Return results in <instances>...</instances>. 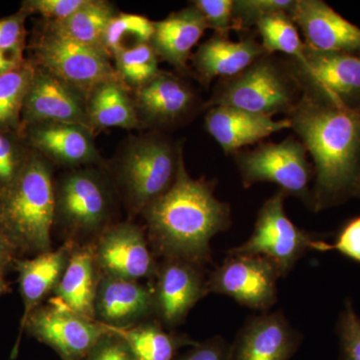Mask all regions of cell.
Instances as JSON below:
<instances>
[{
	"instance_id": "obj_39",
	"label": "cell",
	"mask_w": 360,
	"mask_h": 360,
	"mask_svg": "<svg viewBox=\"0 0 360 360\" xmlns=\"http://www.w3.org/2000/svg\"><path fill=\"white\" fill-rule=\"evenodd\" d=\"M86 0H26L20 11L26 14L37 13L52 22H58L72 15Z\"/></svg>"
},
{
	"instance_id": "obj_17",
	"label": "cell",
	"mask_w": 360,
	"mask_h": 360,
	"mask_svg": "<svg viewBox=\"0 0 360 360\" xmlns=\"http://www.w3.org/2000/svg\"><path fill=\"white\" fill-rule=\"evenodd\" d=\"M290 15L312 49L360 56V27L322 0H295Z\"/></svg>"
},
{
	"instance_id": "obj_14",
	"label": "cell",
	"mask_w": 360,
	"mask_h": 360,
	"mask_svg": "<svg viewBox=\"0 0 360 360\" xmlns=\"http://www.w3.org/2000/svg\"><path fill=\"white\" fill-rule=\"evenodd\" d=\"M153 281L155 319L167 329L186 321L194 305L208 295L203 267L187 260L165 258Z\"/></svg>"
},
{
	"instance_id": "obj_22",
	"label": "cell",
	"mask_w": 360,
	"mask_h": 360,
	"mask_svg": "<svg viewBox=\"0 0 360 360\" xmlns=\"http://www.w3.org/2000/svg\"><path fill=\"white\" fill-rule=\"evenodd\" d=\"M265 54L262 44L250 35L233 41L217 34L198 47L193 60L201 80L210 84L217 77H236Z\"/></svg>"
},
{
	"instance_id": "obj_19",
	"label": "cell",
	"mask_w": 360,
	"mask_h": 360,
	"mask_svg": "<svg viewBox=\"0 0 360 360\" xmlns=\"http://www.w3.org/2000/svg\"><path fill=\"white\" fill-rule=\"evenodd\" d=\"M26 143L49 162L77 167L97 162L99 155L92 131L68 123H41L20 130Z\"/></svg>"
},
{
	"instance_id": "obj_4",
	"label": "cell",
	"mask_w": 360,
	"mask_h": 360,
	"mask_svg": "<svg viewBox=\"0 0 360 360\" xmlns=\"http://www.w3.org/2000/svg\"><path fill=\"white\" fill-rule=\"evenodd\" d=\"M302 92L288 60L265 54L236 77L220 80L205 106H225L272 117L288 115Z\"/></svg>"
},
{
	"instance_id": "obj_11",
	"label": "cell",
	"mask_w": 360,
	"mask_h": 360,
	"mask_svg": "<svg viewBox=\"0 0 360 360\" xmlns=\"http://www.w3.org/2000/svg\"><path fill=\"white\" fill-rule=\"evenodd\" d=\"M51 347L61 360H84L108 328L51 297L28 315L20 331Z\"/></svg>"
},
{
	"instance_id": "obj_18",
	"label": "cell",
	"mask_w": 360,
	"mask_h": 360,
	"mask_svg": "<svg viewBox=\"0 0 360 360\" xmlns=\"http://www.w3.org/2000/svg\"><path fill=\"white\" fill-rule=\"evenodd\" d=\"M302 335L281 311L251 317L231 345V360H290Z\"/></svg>"
},
{
	"instance_id": "obj_34",
	"label": "cell",
	"mask_w": 360,
	"mask_h": 360,
	"mask_svg": "<svg viewBox=\"0 0 360 360\" xmlns=\"http://www.w3.org/2000/svg\"><path fill=\"white\" fill-rule=\"evenodd\" d=\"M295 4V0H233V30H248L269 14L290 13Z\"/></svg>"
},
{
	"instance_id": "obj_33",
	"label": "cell",
	"mask_w": 360,
	"mask_h": 360,
	"mask_svg": "<svg viewBox=\"0 0 360 360\" xmlns=\"http://www.w3.org/2000/svg\"><path fill=\"white\" fill-rule=\"evenodd\" d=\"M32 151L20 131L0 129V194L18 179Z\"/></svg>"
},
{
	"instance_id": "obj_2",
	"label": "cell",
	"mask_w": 360,
	"mask_h": 360,
	"mask_svg": "<svg viewBox=\"0 0 360 360\" xmlns=\"http://www.w3.org/2000/svg\"><path fill=\"white\" fill-rule=\"evenodd\" d=\"M214 188V181L193 179L181 156L174 184L141 212L155 255L202 267L212 262L210 241L231 224V206Z\"/></svg>"
},
{
	"instance_id": "obj_3",
	"label": "cell",
	"mask_w": 360,
	"mask_h": 360,
	"mask_svg": "<svg viewBox=\"0 0 360 360\" xmlns=\"http://www.w3.org/2000/svg\"><path fill=\"white\" fill-rule=\"evenodd\" d=\"M56 182L51 162L32 151L13 186L0 194V224L20 258L52 250Z\"/></svg>"
},
{
	"instance_id": "obj_31",
	"label": "cell",
	"mask_w": 360,
	"mask_h": 360,
	"mask_svg": "<svg viewBox=\"0 0 360 360\" xmlns=\"http://www.w3.org/2000/svg\"><path fill=\"white\" fill-rule=\"evenodd\" d=\"M155 33V21L132 13H116L104 35L106 53L115 56L120 51L136 45L149 44Z\"/></svg>"
},
{
	"instance_id": "obj_24",
	"label": "cell",
	"mask_w": 360,
	"mask_h": 360,
	"mask_svg": "<svg viewBox=\"0 0 360 360\" xmlns=\"http://www.w3.org/2000/svg\"><path fill=\"white\" fill-rule=\"evenodd\" d=\"M207 25L193 4L172 13L165 20L155 21L150 44L158 58L179 70H186L193 47L198 44Z\"/></svg>"
},
{
	"instance_id": "obj_42",
	"label": "cell",
	"mask_w": 360,
	"mask_h": 360,
	"mask_svg": "<svg viewBox=\"0 0 360 360\" xmlns=\"http://www.w3.org/2000/svg\"><path fill=\"white\" fill-rule=\"evenodd\" d=\"M18 258L20 257L18 250L0 224V269L6 271L7 269H13L14 262Z\"/></svg>"
},
{
	"instance_id": "obj_29",
	"label": "cell",
	"mask_w": 360,
	"mask_h": 360,
	"mask_svg": "<svg viewBox=\"0 0 360 360\" xmlns=\"http://www.w3.org/2000/svg\"><path fill=\"white\" fill-rule=\"evenodd\" d=\"M34 65L30 60L0 75V129L20 131L26 96Z\"/></svg>"
},
{
	"instance_id": "obj_10",
	"label": "cell",
	"mask_w": 360,
	"mask_h": 360,
	"mask_svg": "<svg viewBox=\"0 0 360 360\" xmlns=\"http://www.w3.org/2000/svg\"><path fill=\"white\" fill-rule=\"evenodd\" d=\"M276 265L255 255H229L206 281L207 293L229 296L243 307L269 311L277 302Z\"/></svg>"
},
{
	"instance_id": "obj_30",
	"label": "cell",
	"mask_w": 360,
	"mask_h": 360,
	"mask_svg": "<svg viewBox=\"0 0 360 360\" xmlns=\"http://www.w3.org/2000/svg\"><path fill=\"white\" fill-rule=\"evenodd\" d=\"M262 45L269 54L281 52L288 58H302L305 44L290 13H276L264 16L257 23Z\"/></svg>"
},
{
	"instance_id": "obj_41",
	"label": "cell",
	"mask_w": 360,
	"mask_h": 360,
	"mask_svg": "<svg viewBox=\"0 0 360 360\" xmlns=\"http://www.w3.org/2000/svg\"><path fill=\"white\" fill-rule=\"evenodd\" d=\"M175 360H231V347L220 336L196 342Z\"/></svg>"
},
{
	"instance_id": "obj_35",
	"label": "cell",
	"mask_w": 360,
	"mask_h": 360,
	"mask_svg": "<svg viewBox=\"0 0 360 360\" xmlns=\"http://www.w3.org/2000/svg\"><path fill=\"white\" fill-rule=\"evenodd\" d=\"M310 250L326 251L336 250L343 257L349 258L360 264V215L348 220L338 232L335 243H328L323 240L314 239Z\"/></svg>"
},
{
	"instance_id": "obj_21",
	"label": "cell",
	"mask_w": 360,
	"mask_h": 360,
	"mask_svg": "<svg viewBox=\"0 0 360 360\" xmlns=\"http://www.w3.org/2000/svg\"><path fill=\"white\" fill-rule=\"evenodd\" d=\"M77 243L65 241L56 250L40 253L30 258H18L13 269L18 272L20 290L25 311L20 321V331L28 315L37 309L49 295H53Z\"/></svg>"
},
{
	"instance_id": "obj_38",
	"label": "cell",
	"mask_w": 360,
	"mask_h": 360,
	"mask_svg": "<svg viewBox=\"0 0 360 360\" xmlns=\"http://www.w3.org/2000/svg\"><path fill=\"white\" fill-rule=\"evenodd\" d=\"M26 18L27 14L20 11L13 15L0 18V51L23 58Z\"/></svg>"
},
{
	"instance_id": "obj_9",
	"label": "cell",
	"mask_w": 360,
	"mask_h": 360,
	"mask_svg": "<svg viewBox=\"0 0 360 360\" xmlns=\"http://www.w3.org/2000/svg\"><path fill=\"white\" fill-rule=\"evenodd\" d=\"M286 196L281 189L265 201L258 212L250 238L231 248L229 255H262L276 265L281 277L290 274L296 262L310 250L315 238L288 219L284 210Z\"/></svg>"
},
{
	"instance_id": "obj_25",
	"label": "cell",
	"mask_w": 360,
	"mask_h": 360,
	"mask_svg": "<svg viewBox=\"0 0 360 360\" xmlns=\"http://www.w3.org/2000/svg\"><path fill=\"white\" fill-rule=\"evenodd\" d=\"M101 276L94 257V243L77 245L53 297L72 311L96 321L94 302Z\"/></svg>"
},
{
	"instance_id": "obj_8",
	"label": "cell",
	"mask_w": 360,
	"mask_h": 360,
	"mask_svg": "<svg viewBox=\"0 0 360 360\" xmlns=\"http://www.w3.org/2000/svg\"><path fill=\"white\" fill-rule=\"evenodd\" d=\"M45 28L32 44L33 65L49 71L86 98L98 85L120 79L105 51Z\"/></svg>"
},
{
	"instance_id": "obj_36",
	"label": "cell",
	"mask_w": 360,
	"mask_h": 360,
	"mask_svg": "<svg viewBox=\"0 0 360 360\" xmlns=\"http://www.w3.org/2000/svg\"><path fill=\"white\" fill-rule=\"evenodd\" d=\"M341 360H360V317L352 302L345 303L338 324Z\"/></svg>"
},
{
	"instance_id": "obj_27",
	"label": "cell",
	"mask_w": 360,
	"mask_h": 360,
	"mask_svg": "<svg viewBox=\"0 0 360 360\" xmlns=\"http://www.w3.org/2000/svg\"><path fill=\"white\" fill-rule=\"evenodd\" d=\"M110 329L127 341L136 360H175L181 348L196 343L186 335L170 333L155 319L127 329Z\"/></svg>"
},
{
	"instance_id": "obj_40",
	"label": "cell",
	"mask_w": 360,
	"mask_h": 360,
	"mask_svg": "<svg viewBox=\"0 0 360 360\" xmlns=\"http://www.w3.org/2000/svg\"><path fill=\"white\" fill-rule=\"evenodd\" d=\"M84 360H136V357L127 341L108 328V333L97 340Z\"/></svg>"
},
{
	"instance_id": "obj_6",
	"label": "cell",
	"mask_w": 360,
	"mask_h": 360,
	"mask_svg": "<svg viewBox=\"0 0 360 360\" xmlns=\"http://www.w3.org/2000/svg\"><path fill=\"white\" fill-rule=\"evenodd\" d=\"M113 198L111 187L96 170L79 169L65 174L56 184V222L70 238L92 243L110 226Z\"/></svg>"
},
{
	"instance_id": "obj_5",
	"label": "cell",
	"mask_w": 360,
	"mask_h": 360,
	"mask_svg": "<svg viewBox=\"0 0 360 360\" xmlns=\"http://www.w3.org/2000/svg\"><path fill=\"white\" fill-rule=\"evenodd\" d=\"M181 149L158 135L130 142L116 170V184L134 214L167 193L176 179Z\"/></svg>"
},
{
	"instance_id": "obj_15",
	"label": "cell",
	"mask_w": 360,
	"mask_h": 360,
	"mask_svg": "<svg viewBox=\"0 0 360 360\" xmlns=\"http://www.w3.org/2000/svg\"><path fill=\"white\" fill-rule=\"evenodd\" d=\"M41 123H68L94 131L87 115L86 97L49 71L34 65L20 130Z\"/></svg>"
},
{
	"instance_id": "obj_26",
	"label": "cell",
	"mask_w": 360,
	"mask_h": 360,
	"mask_svg": "<svg viewBox=\"0 0 360 360\" xmlns=\"http://www.w3.org/2000/svg\"><path fill=\"white\" fill-rule=\"evenodd\" d=\"M87 115L92 130L108 127L131 129L139 124L134 103L120 79L104 82L92 90L87 97Z\"/></svg>"
},
{
	"instance_id": "obj_1",
	"label": "cell",
	"mask_w": 360,
	"mask_h": 360,
	"mask_svg": "<svg viewBox=\"0 0 360 360\" xmlns=\"http://www.w3.org/2000/svg\"><path fill=\"white\" fill-rule=\"evenodd\" d=\"M300 87L302 96L288 118L314 160L311 210L317 212L360 198V111Z\"/></svg>"
},
{
	"instance_id": "obj_32",
	"label": "cell",
	"mask_w": 360,
	"mask_h": 360,
	"mask_svg": "<svg viewBox=\"0 0 360 360\" xmlns=\"http://www.w3.org/2000/svg\"><path fill=\"white\" fill-rule=\"evenodd\" d=\"M113 58L118 78L127 86L141 89L160 75L158 56L150 44L120 51Z\"/></svg>"
},
{
	"instance_id": "obj_43",
	"label": "cell",
	"mask_w": 360,
	"mask_h": 360,
	"mask_svg": "<svg viewBox=\"0 0 360 360\" xmlns=\"http://www.w3.org/2000/svg\"><path fill=\"white\" fill-rule=\"evenodd\" d=\"M25 59L20 56H13V54L6 53V52L0 51V75L18 68L25 63Z\"/></svg>"
},
{
	"instance_id": "obj_44",
	"label": "cell",
	"mask_w": 360,
	"mask_h": 360,
	"mask_svg": "<svg viewBox=\"0 0 360 360\" xmlns=\"http://www.w3.org/2000/svg\"><path fill=\"white\" fill-rule=\"evenodd\" d=\"M4 274H6V271L0 269V296L6 295V293L8 292L9 290L8 283H6Z\"/></svg>"
},
{
	"instance_id": "obj_13",
	"label": "cell",
	"mask_w": 360,
	"mask_h": 360,
	"mask_svg": "<svg viewBox=\"0 0 360 360\" xmlns=\"http://www.w3.org/2000/svg\"><path fill=\"white\" fill-rule=\"evenodd\" d=\"M101 274L141 281L155 279L158 264L143 229L132 222L110 224L94 241Z\"/></svg>"
},
{
	"instance_id": "obj_37",
	"label": "cell",
	"mask_w": 360,
	"mask_h": 360,
	"mask_svg": "<svg viewBox=\"0 0 360 360\" xmlns=\"http://www.w3.org/2000/svg\"><path fill=\"white\" fill-rule=\"evenodd\" d=\"M193 4L202 14L207 28L229 37L233 30V0H195Z\"/></svg>"
},
{
	"instance_id": "obj_16",
	"label": "cell",
	"mask_w": 360,
	"mask_h": 360,
	"mask_svg": "<svg viewBox=\"0 0 360 360\" xmlns=\"http://www.w3.org/2000/svg\"><path fill=\"white\" fill-rule=\"evenodd\" d=\"M155 319L153 285L101 274L94 319L105 328L127 329Z\"/></svg>"
},
{
	"instance_id": "obj_28",
	"label": "cell",
	"mask_w": 360,
	"mask_h": 360,
	"mask_svg": "<svg viewBox=\"0 0 360 360\" xmlns=\"http://www.w3.org/2000/svg\"><path fill=\"white\" fill-rule=\"evenodd\" d=\"M115 14L110 2L86 0L70 18L58 22L49 21L46 27L66 39L105 51L104 35Z\"/></svg>"
},
{
	"instance_id": "obj_23",
	"label": "cell",
	"mask_w": 360,
	"mask_h": 360,
	"mask_svg": "<svg viewBox=\"0 0 360 360\" xmlns=\"http://www.w3.org/2000/svg\"><path fill=\"white\" fill-rule=\"evenodd\" d=\"M194 103L193 89L180 78L163 71L137 89V115L150 125L174 124L193 110Z\"/></svg>"
},
{
	"instance_id": "obj_12",
	"label": "cell",
	"mask_w": 360,
	"mask_h": 360,
	"mask_svg": "<svg viewBox=\"0 0 360 360\" xmlns=\"http://www.w3.org/2000/svg\"><path fill=\"white\" fill-rule=\"evenodd\" d=\"M288 60L300 86L319 90L345 108L360 111V56L317 51L305 44L302 58Z\"/></svg>"
},
{
	"instance_id": "obj_20",
	"label": "cell",
	"mask_w": 360,
	"mask_h": 360,
	"mask_svg": "<svg viewBox=\"0 0 360 360\" xmlns=\"http://www.w3.org/2000/svg\"><path fill=\"white\" fill-rule=\"evenodd\" d=\"M205 129L226 155H236L241 148L258 143L269 135L290 129L288 118L274 120L236 108L214 106L205 115Z\"/></svg>"
},
{
	"instance_id": "obj_7",
	"label": "cell",
	"mask_w": 360,
	"mask_h": 360,
	"mask_svg": "<svg viewBox=\"0 0 360 360\" xmlns=\"http://www.w3.org/2000/svg\"><path fill=\"white\" fill-rule=\"evenodd\" d=\"M307 153L302 142L290 136L279 143L264 142L257 148L233 155L245 188L258 182H271L311 208L310 181L314 174Z\"/></svg>"
}]
</instances>
